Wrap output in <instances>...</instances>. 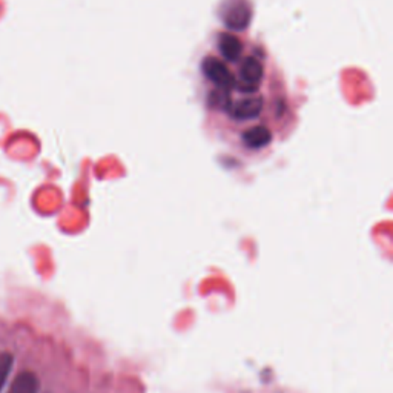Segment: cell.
Instances as JSON below:
<instances>
[{"label": "cell", "instance_id": "obj_1", "mask_svg": "<svg viewBox=\"0 0 393 393\" xmlns=\"http://www.w3.org/2000/svg\"><path fill=\"white\" fill-rule=\"evenodd\" d=\"M243 31H218L200 60L209 126L244 157L258 159L289 128L288 89L270 57Z\"/></svg>", "mask_w": 393, "mask_h": 393}, {"label": "cell", "instance_id": "obj_2", "mask_svg": "<svg viewBox=\"0 0 393 393\" xmlns=\"http://www.w3.org/2000/svg\"><path fill=\"white\" fill-rule=\"evenodd\" d=\"M40 381L36 373L22 372L15 376L6 393H39Z\"/></svg>", "mask_w": 393, "mask_h": 393}, {"label": "cell", "instance_id": "obj_3", "mask_svg": "<svg viewBox=\"0 0 393 393\" xmlns=\"http://www.w3.org/2000/svg\"><path fill=\"white\" fill-rule=\"evenodd\" d=\"M13 355L11 354H2L0 355V393H2L8 376H10V372L13 368Z\"/></svg>", "mask_w": 393, "mask_h": 393}]
</instances>
